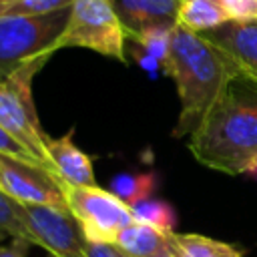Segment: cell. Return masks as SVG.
<instances>
[{"mask_svg":"<svg viewBox=\"0 0 257 257\" xmlns=\"http://www.w3.org/2000/svg\"><path fill=\"white\" fill-rule=\"evenodd\" d=\"M30 249V243L18 237H12V241L8 245L0 243V257H26Z\"/></svg>","mask_w":257,"mask_h":257,"instance_id":"obj_22","label":"cell"},{"mask_svg":"<svg viewBox=\"0 0 257 257\" xmlns=\"http://www.w3.org/2000/svg\"><path fill=\"white\" fill-rule=\"evenodd\" d=\"M227 22H229V14L225 10L223 0H183L181 2L177 24L197 34L217 30Z\"/></svg>","mask_w":257,"mask_h":257,"instance_id":"obj_13","label":"cell"},{"mask_svg":"<svg viewBox=\"0 0 257 257\" xmlns=\"http://www.w3.org/2000/svg\"><path fill=\"white\" fill-rule=\"evenodd\" d=\"M131 209H133L135 221L153 225V227H157L161 231L175 233L177 215H175V209L169 203H165L161 199H145V201L133 205Z\"/></svg>","mask_w":257,"mask_h":257,"instance_id":"obj_16","label":"cell"},{"mask_svg":"<svg viewBox=\"0 0 257 257\" xmlns=\"http://www.w3.org/2000/svg\"><path fill=\"white\" fill-rule=\"evenodd\" d=\"M64 187L66 183L46 169L0 155V189L20 205H42L68 211Z\"/></svg>","mask_w":257,"mask_h":257,"instance_id":"obj_7","label":"cell"},{"mask_svg":"<svg viewBox=\"0 0 257 257\" xmlns=\"http://www.w3.org/2000/svg\"><path fill=\"white\" fill-rule=\"evenodd\" d=\"M70 215L80 225L88 243L114 245L118 233L135 221L133 209L112 191L94 187H64Z\"/></svg>","mask_w":257,"mask_h":257,"instance_id":"obj_6","label":"cell"},{"mask_svg":"<svg viewBox=\"0 0 257 257\" xmlns=\"http://www.w3.org/2000/svg\"><path fill=\"white\" fill-rule=\"evenodd\" d=\"M187 145L207 169L251 173L257 165V78L235 68Z\"/></svg>","mask_w":257,"mask_h":257,"instance_id":"obj_1","label":"cell"},{"mask_svg":"<svg viewBox=\"0 0 257 257\" xmlns=\"http://www.w3.org/2000/svg\"><path fill=\"white\" fill-rule=\"evenodd\" d=\"M124 257H126V255H124Z\"/></svg>","mask_w":257,"mask_h":257,"instance_id":"obj_25","label":"cell"},{"mask_svg":"<svg viewBox=\"0 0 257 257\" xmlns=\"http://www.w3.org/2000/svg\"><path fill=\"white\" fill-rule=\"evenodd\" d=\"M171 32L173 28H151V30H145L141 36H137L135 42L147 52V56H151L163 68L167 54H169Z\"/></svg>","mask_w":257,"mask_h":257,"instance_id":"obj_19","label":"cell"},{"mask_svg":"<svg viewBox=\"0 0 257 257\" xmlns=\"http://www.w3.org/2000/svg\"><path fill=\"white\" fill-rule=\"evenodd\" d=\"M163 70L177 86L181 112L173 137L181 139L191 137L201 126L223 84L233 74L235 64L203 34L175 24Z\"/></svg>","mask_w":257,"mask_h":257,"instance_id":"obj_2","label":"cell"},{"mask_svg":"<svg viewBox=\"0 0 257 257\" xmlns=\"http://www.w3.org/2000/svg\"><path fill=\"white\" fill-rule=\"evenodd\" d=\"M48 157L58 173V177L72 187H94L96 177H94V167L92 159L74 145L72 141V131L66 135L48 141Z\"/></svg>","mask_w":257,"mask_h":257,"instance_id":"obj_11","label":"cell"},{"mask_svg":"<svg viewBox=\"0 0 257 257\" xmlns=\"http://www.w3.org/2000/svg\"><path fill=\"white\" fill-rule=\"evenodd\" d=\"M86 257H124L114 245L108 243H88L86 245Z\"/></svg>","mask_w":257,"mask_h":257,"instance_id":"obj_23","label":"cell"},{"mask_svg":"<svg viewBox=\"0 0 257 257\" xmlns=\"http://www.w3.org/2000/svg\"><path fill=\"white\" fill-rule=\"evenodd\" d=\"M181 2L183 0H110L131 40L151 28H173Z\"/></svg>","mask_w":257,"mask_h":257,"instance_id":"obj_9","label":"cell"},{"mask_svg":"<svg viewBox=\"0 0 257 257\" xmlns=\"http://www.w3.org/2000/svg\"><path fill=\"white\" fill-rule=\"evenodd\" d=\"M175 239H177V235H175ZM163 257H181V255H179V249H177V247H175V249H171V251H169V253H165V255H163Z\"/></svg>","mask_w":257,"mask_h":257,"instance_id":"obj_24","label":"cell"},{"mask_svg":"<svg viewBox=\"0 0 257 257\" xmlns=\"http://www.w3.org/2000/svg\"><path fill=\"white\" fill-rule=\"evenodd\" d=\"M72 0H0V18L38 16L68 8Z\"/></svg>","mask_w":257,"mask_h":257,"instance_id":"obj_18","label":"cell"},{"mask_svg":"<svg viewBox=\"0 0 257 257\" xmlns=\"http://www.w3.org/2000/svg\"><path fill=\"white\" fill-rule=\"evenodd\" d=\"M126 32L110 0H72L70 18L56 48H88L102 56L124 62Z\"/></svg>","mask_w":257,"mask_h":257,"instance_id":"obj_5","label":"cell"},{"mask_svg":"<svg viewBox=\"0 0 257 257\" xmlns=\"http://www.w3.org/2000/svg\"><path fill=\"white\" fill-rule=\"evenodd\" d=\"M229 20L257 22V0H223Z\"/></svg>","mask_w":257,"mask_h":257,"instance_id":"obj_21","label":"cell"},{"mask_svg":"<svg viewBox=\"0 0 257 257\" xmlns=\"http://www.w3.org/2000/svg\"><path fill=\"white\" fill-rule=\"evenodd\" d=\"M219 50H223L235 68L257 78V22L229 20L217 30L203 34Z\"/></svg>","mask_w":257,"mask_h":257,"instance_id":"obj_10","label":"cell"},{"mask_svg":"<svg viewBox=\"0 0 257 257\" xmlns=\"http://www.w3.org/2000/svg\"><path fill=\"white\" fill-rule=\"evenodd\" d=\"M175 235L177 233L161 231L153 225L133 221L118 233L114 247L126 257H163L177 247Z\"/></svg>","mask_w":257,"mask_h":257,"instance_id":"obj_12","label":"cell"},{"mask_svg":"<svg viewBox=\"0 0 257 257\" xmlns=\"http://www.w3.org/2000/svg\"><path fill=\"white\" fill-rule=\"evenodd\" d=\"M0 155L2 157H8V159H14V161H20V163H28V165H38L42 167V163L18 141L14 139L6 128L0 126ZM44 169V167H42Z\"/></svg>","mask_w":257,"mask_h":257,"instance_id":"obj_20","label":"cell"},{"mask_svg":"<svg viewBox=\"0 0 257 257\" xmlns=\"http://www.w3.org/2000/svg\"><path fill=\"white\" fill-rule=\"evenodd\" d=\"M22 207L38 247L46 249L52 257H86L88 241L70 211L42 205Z\"/></svg>","mask_w":257,"mask_h":257,"instance_id":"obj_8","label":"cell"},{"mask_svg":"<svg viewBox=\"0 0 257 257\" xmlns=\"http://www.w3.org/2000/svg\"><path fill=\"white\" fill-rule=\"evenodd\" d=\"M0 231L8 233L10 237L24 239L30 245H38L34 233L28 227L24 207L12 197H8L2 189H0Z\"/></svg>","mask_w":257,"mask_h":257,"instance_id":"obj_15","label":"cell"},{"mask_svg":"<svg viewBox=\"0 0 257 257\" xmlns=\"http://www.w3.org/2000/svg\"><path fill=\"white\" fill-rule=\"evenodd\" d=\"M48 58L50 56H42L32 62H26L18 70L0 78V126L6 128L14 139H18L42 163L48 173L58 177L48 157L50 135L42 128L32 100V80L36 72H40V68L48 62Z\"/></svg>","mask_w":257,"mask_h":257,"instance_id":"obj_3","label":"cell"},{"mask_svg":"<svg viewBox=\"0 0 257 257\" xmlns=\"http://www.w3.org/2000/svg\"><path fill=\"white\" fill-rule=\"evenodd\" d=\"M68 18L70 6L38 16L0 18V78L26 62L52 56Z\"/></svg>","mask_w":257,"mask_h":257,"instance_id":"obj_4","label":"cell"},{"mask_svg":"<svg viewBox=\"0 0 257 257\" xmlns=\"http://www.w3.org/2000/svg\"><path fill=\"white\" fill-rule=\"evenodd\" d=\"M177 249L181 257H245L241 247L199 233H177Z\"/></svg>","mask_w":257,"mask_h":257,"instance_id":"obj_14","label":"cell"},{"mask_svg":"<svg viewBox=\"0 0 257 257\" xmlns=\"http://www.w3.org/2000/svg\"><path fill=\"white\" fill-rule=\"evenodd\" d=\"M155 189V175H120L112 181V193L120 197L128 207L151 199V193Z\"/></svg>","mask_w":257,"mask_h":257,"instance_id":"obj_17","label":"cell"}]
</instances>
